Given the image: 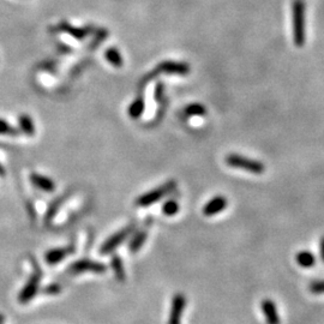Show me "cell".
Instances as JSON below:
<instances>
[{"label":"cell","mask_w":324,"mask_h":324,"mask_svg":"<svg viewBox=\"0 0 324 324\" xmlns=\"http://www.w3.org/2000/svg\"><path fill=\"white\" fill-rule=\"evenodd\" d=\"M293 42L303 47L306 41V4L304 0H293L292 3Z\"/></svg>","instance_id":"1"},{"label":"cell","mask_w":324,"mask_h":324,"mask_svg":"<svg viewBox=\"0 0 324 324\" xmlns=\"http://www.w3.org/2000/svg\"><path fill=\"white\" fill-rule=\"evenodd\" d=\"M225 161L229 167L250 172V173L253 174H262L265 172V166L263 162L245 157L239 154H228L226 156Z\"/></svg>","instance_id":"2"},{"label":"cell","mask_w":324,"mask_h":324,"mask_svg":"<svg viewBox=\"0 0 324 324\" xmlns=\"http://www.w3.org/2000/svg\"><path fill=\"white\" fill-rule=\"evenodd\" d=\"M33 267L35 268V273L30 276L29 281L27 282V285L24 286L18 295V302L20 304H28L29 302H32L33 298H35L37 293H39L40 288V281L42 277V271L39 265H37L35 260H32Z\"/></svg>","instance_id":"3"},{"label":"cell","mask_w":324,"mask_h":324,"mask_svg":"<svg viewBox=\"0 0 324 324\" xmlns=\"http://www.w3.org/2000/svg\"><path fill=\"white\" fill-rule=\"evenodd\" d=\"M175 186H177V182H175L174 180L165 182L164 185L158 186V188L154 189V190L147 192V194H144L141 196V197L137 198L136 204L140 206H149L151 204H154L155 202L160 201V199L164 198L165 196L170 195L171 192L175 189Z\"/></svg>","instance_id":"4"},{"label":"cell","mask_w":324,"mask_h":324,"mask_svg":"<svg viewBox=\"0 0 324 324\" xmlns=\"http://www.w3.org/2000/svg\"><path fill=\"white\" fill-rule=\"evenodd\" d=\"M157 74H168V75H179V76H186L190 74V65L188 63H182V61H172L166 60L162 61L155 68V71L151 74L149 77H154Z\"/></svg>","instance_id":"5"},{"label":"cell","mask_w":324,"mask_h":324,"mask_svg":"<svg viewBox=\"0 0 324 324\" xmlns=\"http://www.w3.org/2000/svg\"><path fill=\"white\" fill-rule=\"evenodd\" d=\"M107 268L105 264L99 263L91 260H79L75 262L74 264L68 268L70 274H81V273H94V274H103L106 273Z\"/></svg>","instance_id":"6"},{"label":"cell","mask_w":324,"mask_h":324,"mask_svg":"<svg viewBox=\"0 0 324 324\" xmlns=\"http://www.w3.org/2000/svg\"><path fill=\"white\" fill-rule=\"evenodd\" d=\"M133 229H134V225H131L129 227H126V228H124L122 230H119V232H117L114 236L108 238V239L105 241V244H103L101 249H100V252H101L102 254H107V253L112 252V251L117 249V247H118L124 240H126V238L133 232Z\"/></svg>","instance_id":"7"},{"label":"cell","mask_w":324,"mask_h":324,"mask_svg":"<svg viewBox=\"0 0 324 324\" xmlns=\"http://www.w3.org/2000/svg\"><path fill=\"white\" fill-rule=\"evenodd\" d=\"M186 305V299L182 294H175L172 302V308L170 313L168 324H181V317L184 313Z\"/></svg>","instance_id":"8"},{"label":"cell","mask_w":324,"mask_h":324,"mask_svg":"<svg viewBox=\"0 0 324 324\" xmlns=\"http://www.w3.org/2000/svg\"><path fill=\"white\" fill-rule=\"evenodd\" d=\"M227 204H228V201H227L226 197H223L221 195L215 196L203 206V214L205 216H215L223 212L227 208Z\"/></svg>","instance_id":"9"},{"label":"cell","mask_w":324,"mask_h":324,"mask_svg":"<svg viewBox=\"0 0 324 324\" xmlns=\"http://www.w3.org/2000/svg\"><path fill=\"white\" fill-rule=\"evenodd\" d=\"M261 309L268 324H280V316H279L276 305L273 300L264 299L261 304Z\"/></svg>","instance_id":"10"},{"label":"cell","mask_w":324,"mask_h":324,"mask_svg":"<svg viewBox=\"0 0 324 324\" xmlns=\"http://www.w3.org/2000/svg\"><path fill=\"white\" fill-rule=\"evenodd\" d=\"M71 253V247H59V249L50 250L46 253V262L50 265L58 264L63 261L67 254Z\"/></svg>","instance_id":"11"},{"label":"cell","mask_w":324,"mask_h":324,"mask_svg":"<svg viewBox=\"0 0 324 324\" xmlns=\"http://www.w3.org/2000/svg\"><path fill=\"white\" fill-rule=\"evenodd\" d=\"M30 180H32L34 185L37 186V188L41 189V190H43V191L52 192V191H54V189H56L54 182L52 181L51 179L43 177V175L33 173L32 175H30Z\"/></svg>","instance_id":"12"},{"label":"cell","mask_w":324,"mask_h":324,"mask_svg":"<svg viewBox=\"0 0 324 324\" xmlns=\"http://www.w3.org/2000/svg\"><path fill=\"white\" fill-rule=\"evenodd\" d=\"M58 29H59L60 32L70 34V35L74 36L75 39H78V40L84 39L89 33V28H85V29L76 28V27H72L71 24H68L67 22H61L59 26H58Z\"/></svg>","instance_id":"13"},{"label":"cell","mask_w":324,"mask_h":324,"mask_svg":"<svg viewBox=\"0 0 324 324\" xmlns=\"http://www.w3.org/2000/svg\"><path fill=\"white\" fill-rule=\"evenodd\" d=\"M295 261L298 263L299 267L302 268H312L316 264V257L315 254L310 252V251H300V252L296 253Z\"/></svg>","instance_id":"14"},{"label":"cell","mask_w":324,"mask_h":324,"mask_svg":"<svg viewBox=\"0 0 324 324\" xmlns=\"http://www.w3.org/2000/svg\"><path fill=\"white\" fill-rule=\"evenodd\" d=\"M147 237H148L147 230H141V232L134 234V237L132 238V240H131L129 245V249L131 250V252H137V251L142 249V246L144 245V243H146L147 240Z\"/></svg>","instance_id":"15"},{"label":"cell","mask_w":324,"mask_h":324,"mask_svg":"<svg viewBox=\"0 0 324 324\" xmlns=\"http://www.w3.org/2000/svg\"><path fill=\"white\" fill-rule=\"evenodd\" d=\"M111 264H112L113 271H114V274H115V277L118 279L120 282L125 281L126 274H125V268H124L122 258H120L119 256H113Z\"/></svg>","instance_id":"16"},{"label":"cell","mask_w":324,"mask_h":324,"mask_svg":"<svg viewBox=\"0 0 324 324\" xmlns=\"http://www.w3.org/2000/svg\"><path fill=\"white\" fill-rule=\"evenodd\" d=\"M144 107H146V105H144V100L142 98H137L134 100L129 107V114L131 118L138 119L143 114Z\"/></svg>","instance_id":"17"},{"label":"cell","mask_w":324,"mask_h":324,"mask_svg":"<svg viewBox=\"0 0 324 324\" xmlns=\"http://www.w3.org/2000/svg\"><path fill=\"white\" fill-rule=\"evenodd\" d=\"M106 59L109 61L112 65H114L117 67L123 66V57L122 54L119 53V51L114 47L108 48L106 51Z\"/></svg>","instance_id":"18"},{"label":"cell","mask_w":324,"mask_h":324,"mask_svg":"<svg viewBox=\"0 0 324 324\" xmlns=\"http://www.w3.org/2000/svg\"><path fill=\"white\" fill-rule=\"evenodd\" d=\"M185 113L190 117H204L206 108L202 103H191L185 108Z\"/></svg>","instance_id":"19"},{"label":"cell","mask_w":324,"mask_h":324,"mask_svg":"<svg viewBox=\"0 0 324 324\" xmlns=\"http://www.w3.org/2000/svg\"><path fill=\"white\" fill-rule=\"evenodd\" d=\"M179 209H180V206L175 199H170L162 206V212L166 216H174L179 212Z\"/></svg>","instance_id":"20"},{"label":"cell","mask_w":324,"mask_h":324,"mask_svg":"<svg viewBox=\"0 0 324 324\" xmlns=\"http://www.w3.org/2000/svg\"><path fill=\"white\" fill-rule=\"evenodd\" d=\"M19 125H20V129H22L27 134H33L34 132H35V127H34L33 120L30 119L28 115L20 117Z\"/></svg>","instance_id":"21"},{"label":"cell","mask_w":324,"mask_h":324,"mask_svg":"<svg viewBox=\"0 0 324 324\" xmlns=\"http://www.w3.org/2000/svg\"><path fill=\"white\" fill-rule=\"evenodd\" d=\"M17 130L4 120L0 119V134H17Z\"/></svg>","instance_id":"22"},{"label":"cell","mask_w":324,"mask_h":324,"mask_svg":"<svg viewBox=\"0 0 324 324\" xmlns=\"http://www.w3.org/2000/svg\"><path fill=\"white\" fill-rule=\"evenodd\" d=\"M310 291L315 293V294H324V281L313 282L310 286Z\"/></svg>","instance_id":"23"},{"label":"cell","mask_w":324,"mask_h":324,"mask_svg":"<svg viewBox=\"0 0 324 324\" xmlns=\"http://www.w3.org/2000/svg\"><path fill=\"white\" fill-rule=\"evenodd\" d=\"M60 291H61V287L58 284H52V285H50V286H47L46 288L43 289V293L44 294H50V295H52V294H58V293H60Z\"/></svg>","instance_id":"24"},{"label":"cell","mask_w":324,"mask_h":324,"mask_svg":"<svg viewBox=\"0 0 324 324\" xmlns=\"http://www.w3.org/2000/svg\"><path fill=\"white\" fill-rule=\"evenodd\" d=\"M164 84L158 83L156 85V90H155V98H156V101H161L164 99Z\"/></svg>","instance_id":"25"},{"label":"cell","mask_w":324,"mask_h":324,"mask_svg":"<svg viewBox=\"0 0 324 324\" xmlns=\"http://www.w3.org/2000/svg\"><path fill=\"white\" fill-rule=\"evenodd\" d=\"M319 256L320 260L324 262V237L319 241Z\"/></svg>","instance_id":"26"},{"label":"cell","mask_w":324,"mask_h":324,"mask_svg":"<svg viewBox=\"0 0 324 324\" xmlns=\"http://www.w3.org/2000/svg\"><path fill=\"white\" fill-rule=\"evenodd\" d=\"M4 319H5V318H4V316L0 315V324H3V322H4Z\"/></svg>","instance_id":"27"}]
</instances>
